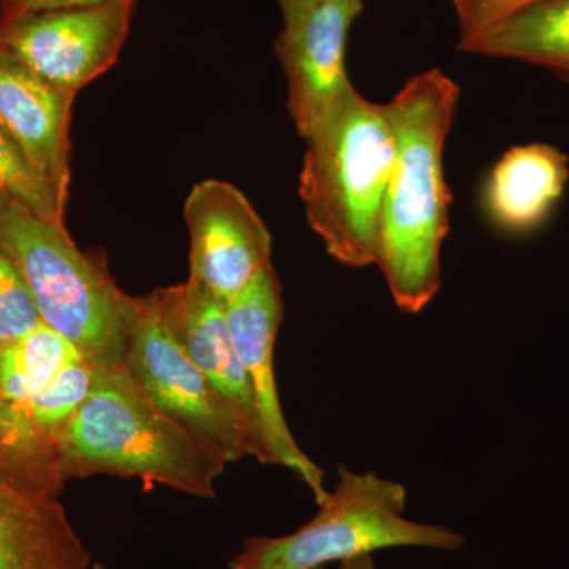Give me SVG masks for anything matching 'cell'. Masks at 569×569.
Returning <instances> with one entry per match:
<instances>
[{
  "mask_svg": "<svg viewBox=\"0 0 569 569\" xmlns=\"http://www.w3.org/2000/svg\"><path fill=\"white\" fill-rule=\"evenodd\" d=\"M458 84L440 70L410 78L385 111L396 159L381 209L380 269L400 312L415 316L441 288V247L449 231L451 190L445 144L458 111Z\"/></svg>",
  "mask_w": 569,
  "mask_h": 569,
  "instance_id": "6da1fadb",
  "label": "cell"
},
{
  "mask_svg": "<svg viewBox=\"0 0 569 569\" xmlns=\"http://www.w3.org/2000/svg\"><path fill=\"white\" fill-rule=\"evenodd\" d=\"M59 473L69 479L140 478L204 500L227 462L163 413L123 365L93 367L91 392L58 438Z\"/></svg>",
  "mask_w": 569,
  "mask_h": 569,
  "instance_id": "7a4b0ae2",
  "label": "cell"
},
{
  "mask_svg": "<svg viewBox=\"0 0 569 569\" xmlns=\"http://www.w3.org/2000/svg\"><path fill=\"white\" fill-rule=\"evenodd\" d=\"M306 144L299 197L307 222L337 263L377 264L381 209L396 159L385 104L355 88Z\"/></svg>",
  "mask_w": 569,
  "mask_h": 569,
  "instance_id": "3957f363",
  "label": "cell"
},
{
  "mask_svg": "<svg viewBox=\"0 0 569 569\" xmlns=\"http://www.w3.org/2000/svg\"><path fill=\"white\" fill-rule=\"evenodd\" d=\"M0 253L17 266L41 323L92 367L122 365L138 298L116 283L100 254L78 249L66 224L48 222L0 193Z\"/></svg>",
  "mask_w": 569,
  "mask_h": 569,
  "instance_id": "277c9868",
  "label": "cell"
},
{
  "mask_svg": "<svg viewBox=\"0 0 569 569\" xmlns=\"http://www.w3.org/2000/svg\"><path fill=\"white\" fill-rule=\"evenodd\" d=\"M339 479L318 512L284 537H253L228 569H317L372 556L377 550L463 548L467 538L437 523L407 519V489L376 471L337 470Z\"/></svg>",
  "mask_w": 569,
  "mask_h": 569,
  "instance_id": "5b68a950",
  "label": "cell"
},
{
  "mask_svg": "<svg viewBox=\"0 0 569 569\" xmlns=\"http://www.w3.org/2000/svg\"><path fill=\"white\" fill-rule=\"evenodd\" d=\"M122 365L163 413L227 463L252 456L244 427L176 339L156 291L138 298Z\"/></svg>",
  "mask_w": 569,
  "mask_h": 569,
  "instance_id": "8992f818",
  "label": "cell"
},
{
  "mask_svg": "<svg viewBox=\"0 0 569 569\" xmlns=\"http://www.w3.org/2000/svg\"><path fill=\"white\" fill-rule=\"evenodd\" d=\"M138 0L0 10V44L59 91L77 97L118 61Z\"/></svg>",
  "mask_w": 569,
  "mask_h": 569,
  "instance_id": "52a82bcc",
  "label": "cell"
},
{
  "mask_svg": "<svg viewBox=\"0 0 569 569\" xmlns=\"http://www.w3.org/2000/svg\"><path fill=\"white\" fill-rule=\"evenodd\" d=\"M236 350L249 378L260 419L266 463L293 471L317 505L328 497L323 470L296 443L280 406L274 376V348L283 317L282 284L272 263L266 264L227 306Z\"/></svg>",
  "mask_w": 569,
  "mask_h": 569,
  "instance_id": "ba28073f",
  "label": "cell"
},
{
  "mask_svg": "<svg viewBox=\"0 0 569 569\" xmlns=\"http://www.w3.org/2000/svg\"><path fill=\"white\" fill-rule=\"evenodd\" d=\"M362 0H317L295 20L283 22L274 51L287 78V108L307 141L353 91L347 71L351 26Z\"/></svg>",
  "mask_w": 569,
  "mask_h": 569,
  "instance_id": "9c48e42d",
  "label": "cell"
},
{
  "mask_svg": "<svg viewBox=\"0 0 569 569\" xmlns=\"http://www.w3.org/2000/svg\"><path fill=\"white\" fill-rule=\"evenodd\" d=\"M190 236V274L223 306L271 263L272 236L233 183H197L183 206Z\"/></svg>",
  "mask_w": 569,
  "mask_h": 569,
  "instance_id": "30bf717a",
  "label": "cell"
},
{
  "mask_svg": "<svg viewBox=\"0 0 569 569\" xmlns=\"http://www.w3.org/2000/svg\"><path fill=\"white\" fill-rule=\"evenodd\" d=\"M156 293L183 351L208 377L244 427L253 458L266 463L253 392L236 350L224 306L192 277L174 287L160 288Z\"/></svg>",
  "mask_w": 569,
  "mask_h": 569,
  "instance_id": "8fae6325",
  "label": "cell"
},
{
  "mask_svg": "<svg viewBox=\"0 0 569 569\" xmlns=\"http://www.w3.org/2000/svg\"><path fill=\"white\" fill-rule=\"evenodd\" d=\"M74 97L59 91L0 44V127L67 203Z\"/></svg>",
  "mask_w": 569,
  "mask_h": 569,
  "instance_id": "7c38bea8",
  "label": "cell"
},
{
  "mask_svg": "<svg viewBox=\"0 0 569 569\" xmlns=\"http://www.w3.org/2000/svg\"><path fill=\"white\" fill-rule=\"evenodd\" d=\"M569 179L567 153L546 142L515 146L490 171L482 193L489 222L512 236L545 227Z\"/></svg>",
  "mask_w": 569,
  "mask_h": 569,
  "instance_id": "4fadbf2b",
  "label": "cell"
},
{
  "mask_svg": "<svg viewBox=\"0 0 569 569\" xmlns=\"http://www.w3.org/2000/svg\"><path fill=\"white\" fill-rule=\"evenodd\" d=\"M91 553L59 497L0 477V569H89Z\"/></svg>",
  "mask_w": 569,
  "mask_h": 569,
  "instance_id": "5bb4252c",
  "label": "cell"
},
{
  "mask_svg": "<svg viewBox=\"0 0 569 569\" xmlns=\"http://www.w3.org/2000/svg\"><path fill=\"white\" fill-rule=\"evenodd\" d=\"M458 50L530 63L569 82V0H541L489 31L459 40Z\"/></svg>",
  "mask_w": 569,
  "mask_h": 569,
  "instance_id": "9a60e30c",
  "label": "cell"
},
{
  "mask_svg": "<svg viewBox=\"0 0 569 569\" xmlns=\"http://www.w3.org/2000/svg\"><path fill=\"white\" fill-rule=\"evenodd\" d=\"M78 356L69 340L40 323L18 342L0 348V402H29Z\"/></svg>",
  "mask_w": 569,
  "mask_h": 569,
  "instance_id": "2e32d148",
  "label": "cell"
},
{
  "mask_svg": "<svg viewBox=\"0 0 569 569\" xmlns=\"http://www.w3.org/2000/svg\"><path fill=\"white\" fill-rule=\"evenodd\" d=\"M92 380L93 367L78 356L29 402L0 403L11 408L43 443L58 451V438L88 399Z\"/></svg>",
  "mask_w": 569,
  "mask_h": 569,
  "instance_id": "e0dca14e",
  "label": "cell"
},
{
  "mask_svg": "<svg viewBox=\"0 0 569 569\" xmlns=\"http://www.w3.org/2000/svg\"><path fill=\"white\" fill-rule=\"evenodd\" d=\"M0 193L13 198L48 222L63 223L66 201L37 170L24 151L0 127Z\"/></svg>",
  "mask_w": 569,
  "mask_h": 569,
  "instance_id": "ac0fdd59",
  "label": "cell"
},
{
  "mask_svg": "<svg viewBox=\"0 0 569 569\" xmlns=\"http://www.w3.org/2000/svg\"><path fill=\"white\" fill-rule=\"evenodd\" d=\"M41 323L39 309L17 266L0 253V348L18 342Z\"/></svg>",
  "mask_w": 569,
  "mask_h": 569,
  "instance_id": "d6986e66",
  "label": "cell"
},
{
  "mask_svg": "<svg viewBox=\"0 0 569 569\" xmlns=\"http://www.w3.org/2000/svg\"><path fill=\"white\" fill-rule=\"evenodd\" d=\"M460 29V40L496 28L541 0H451Z\"/></svg>",
  "mask_w": 569,
  "mask_h": 569,
  "instance_id": "ffe728a7",
  "label": "cell"
},
{
  "mask_svg": "<svg viewBox=\"0 0 569 569\" xmlns=\"http://www.w3.org/2000/svg\"><path fill=\"white\" fill-rule=\"evenodd\" d=\"M2 7L21 10H47L59 7L81 6V3L96 2V0H0Z\"/></svg>",
  "mask_w": 569,
  "mask_h": 569,
  "instance_id": "44dd1931",
  "label": "cell"
},
{
  "mask_svg": "<svg viewBox=\"0 0 569 569\" xmlns=\"http://www.w3.org/2000/svg\"><path fill=\"white\" fill-rule=\"evenodd\" d=\"M316 2L317 0H277L282 11L283 22L295 20Z\"/></svg>",
  "mask_w": 569,
  "mask_h": 569,
  "instance_id": "7402d4cb",
  "label": "cell"
},
{
  "mask_svg": "<svg viewBox=\"0 0 569 569\" xmlns=\"http://www.w3.org/2000/svg\"><path fill=\"white\" fill-rule=\"evenodd\" d=\"M317 569H329L328 567ZM335 569H377L376 561L372 556L358 557V559L342 561L337 563Z\"/></svg>",
  "mask_w": 569,
  "mask_h": 569,
  "instance_id": "603a6c76",
  "label": "cell"
},
{
  "mask_svg": "<svg viewBox=\"0 0 569 569\" xmlns=\"http://www.w3.org/2000/svg\"><path fill=\"white\" fill-rule=\"evenodd\" d=\"M92 569H108V568L104 567V565H102V563H96V565H93Z\"/></svg>",
  "mask_w": 569,
  "mask_h": 569,
  "instance_id": "cb8c5ba5",
  "label": "cell"
}]
</instances>
